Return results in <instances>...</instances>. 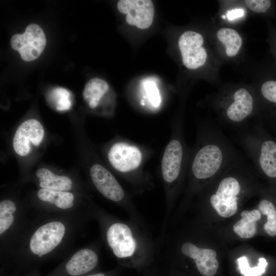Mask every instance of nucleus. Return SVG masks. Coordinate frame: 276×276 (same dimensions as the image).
<instances>
[{"label":"nucleus","instance_id":"nucleus-1","mask_svg":"<svg viewBox=\"0 0 276 276\" xmlns=\"http://www.w3.org/2000/svg\"><path fill=\"white\" fill-rule=\"evenodd\" d=\"M105 238L121 266L147 271L156 263V246L148 227L129 218L108 224Z\"/></svg>","mask_w":276,"mask_h":276},{"label":"nucleus","instance_id":"nucleus-2","mask_svg":"<svg viewBox=\"0 0 276 276\" xmlns=\"http://www.w3.org/2000/svg\"><path fill=\"white\" fill-rule=\"evenodd\" d=\"M153 153L147 146L119 137L108 146L106 155L109 166L129 186L131 193L137 195L155 187L150 173L145 169Z\"/></svg>","mask_w":276,"mask_h":276},{"label":"nucleus","instance_id":"nucleus-3","mask_svg":"<svg viewBox=\"0 0 276 276\" xmlns=\"http://www.w3.org/2000/svg\"><path fill=\"white\" fill-rule=\"evenodd\" d=\"M232 149L218 134L200 126L195 145L191 149L188 172L191 191L237 162Z\"/></svg>","mask_w":276,"mask_h":276},{"label":"nucleus","instance_id":"nucleus-4","mask_svg":"<svg viewBox=\"0 0 276 276\" xmlns=\"http://www.w3.org/2000/svg\"><path fill=\"white\" fill-rule=\"evenodd\" d=\"M190 152L191 149L185 141L182 125L178 121L175 122L171 125L170 137L160 161L165 207L160 233L164 232L167 226L181 182L188 172Z\"/></svg>","mask_w":276,"mask_h":276},{"label":"nucleus","instance_id":"nucleus-5","mask_svg":"<svg viewBox=\"0 0 276 276\" xmlns=\"http://www.w3.org/2000/svg\"><path fill=\"white\" fill-rule=\"evenodd\" d=\"M91 181L105 198L123 208L131 219L141 225L148 227L133 200V195L124 189L113 174L100 163L91 164L89 168Z\"/></svg>","mask_w":276,"mask_h":276},{"label":"nucleus","instance_id":"nucleus-6","mask_svg":"<svg viewBox=\"0 0 276 276\" xmlns=\"http://www.w3.org/2000/svg\"><path fill=\"white\" fill-rule=\"evenodd\" d=\"M241 191L238 179L229 175L220 180L215 193L210 196V203L220 216L229 217L238 210V196Z\"/></svg>","mask_w":276,"mask_h":276},{"label":"nucleus","instance_id":"nucleus-7","mask_svg":"<svg viewBox=\"0 0 276 276\" xmlns=\"http://www.w3.org/2000/svg\"><path fill=\"white\" fill-rule=\"evenodd\" d=\"M46 41L43 30L35 24L28 25L24 33L14 34L10 39L12 49L18 51L21 59L27 62L39 57L44 49Z\"/></svg>","mask_w":276,"mask_h":276},{"label":"nucleus","instance_id":"nucleus-8","mask_svg":"<svg viewBox=\"0 0 276 276\" xmlns=\"http://www.w3.org/2000/svg\"><path fill=\"white\" fill-rule=\"evenodd\" d=\"M65 228L63 223L53 221L39 227L30 241L31 251L41 257L53 250L61 242Z\"/></svg>","mask_w":276,"mask_h":276},{"label":"nucleus","instance_id":"nucleus-9","mask_svg":"<svg viewBox=\"0 0 276 276\" xmlns=\"http://www.w3.org/2000/svg\"><path fill=\"white\" fill-rule=\"evenodd\" d=\"M44 130L37 120L25 121L18 127L13 139V149L18 155L25 156L31 150V145L38 146L43 139Z\"/></svg>","mask_w":276,"mask_h":276},{"label":"nucleus","instance_id":"nucleus-10","mask_svg":"<svg viewBox=\"0 0 276 276\" xmlns=\"http://www.w3.org/2000/svg\"><path fill=\"white\" fill-rule=\"evenodd\" d=\"M203 43L202 36L194 31H186L179 37L178 46L182 61L187 68L196 69L205 63L207 53L202 47Z\"/></svg>","mask_w":276,"mask_h":276},{"label":"nucleus","instance_id":"nucleus-11","mask_svg":"<svg viewBox=\"0 0 276 276\" xmlns=\"http://www.w3.org/2000/svg\"><path fill=\"white\" fill-rule=\"evenodd\" d=\"M120 12L126 14L128 24L140 29H146L152 24L154 8L150 0H120L117 3Z\"/></svg>","mask_w":276,"mask_h":276},{"label":"nucleus","instance_id":"nucleus-12","mask_svg":"<svg viewBox=\"0 0 276 276\" xmlns=\"http://www.w3.org/2000/svg\"><path fill=\"white\" fill-rule=\"evenodd\" d=\"M99 262L97 253L89 248L76 252L66 263L64 270L69 276H80L94 270Z\"/></svg>","mask_w":276,"mask_h":276},{"label":"nucleus","instance_id":"nucleus-13","mask_svg":"<svg viewBox=\"0 0 276 276\" xmlns=\"http://www.w3.org/2000/svg\"><path fill=\"white\" fill-rule=\"evenodd\" d=\"M233 99V102L226 109V117L232 122L240 123L252 112L253 98L246 89L241 88L234 93Z\"/></svg>","mask_w":276,"mask_h":276},{"label":"nucleus","instance_id":"nucleus-14","mask_svg":"<svg viewBox=\"0 0 276 276\" xmlns=\"http://www.w3.org/2000/svg\"><path fill=\"white\" fill-rule=\"evenodd\" d=\"M255 159L258 166L267 176L276 178V143L271 140L264 141L260 147Z\"/></svg>","mask_w":276,"mask_h":276},{"label":"nucleus","instance_id":"nucleus-15","mask_svg":"<svg viewBox=\"0 0 276 276\" xmlns=\"http://www.w3.org/2000/svg\"><path fill=\"white\" fill-rule=\"evenodd\" d=\"M39 186L42 189L67 192L73 186L72 180L67 176L58 175L45 168H40L36 172Z\"/></svg>","mask_w":276,"mask_h":276},{"label":"nucleus","instance_id":"nucleus-16","mask_svg":"<svg viewBox=\"0 0 276 276\" xmlns=\"http://www.w3.org/2000/svg\"><path fill=\"white\" fill-rule=\"evenodd\" d=\"M109 89V85L105 81L98 78H92L84 86L82 93L83 99L90 108L95 109L98 107Z\"/></svg>","mask_w":276,"mask_h":276},{"label":"nucleus","instance_id":"nucleus-17","mask_svg":"<svg viewBox=\"0 0 276 276\" xmlns=\"http://www.w3.org/2000/svg\"><path fill=\"white\" fill-rule=\"evenodd\" d=\"M241 216L242 218L234 225L233 231L241 238H250L256 233V222L261 219V213L256 209L245 210L241 212Z\"/></svg>","mask_w":276,"mask_h":276},{"label":"nucleus","instance_id":"nucleus-18","mask_svg":"<svg viewBox=\"0 0 276 276\" xmlns=\"http://www.w3.org/2000/svg\"><path fill=\"white\" fill-rule=\"evenodd\" d=\"M37 196L40 200L48 202L63 210L72 208L74 200V196L71 192L42 188L38 191Z\"/></svg>","mask_w":276,"mask_h":276},{"label":"nucleus","instance_id":"nucleus-19","mask_svg":"<svg viewBox=\"0 0 276 276\" xmlns=\"http://www.w3.org/2000/svg\"><path fill=\"white\" fill-rule=\"evenodd\" d=\"M140 103L152 111L157 110L162 104V97L156 84L151 81H146L143 85Z\"/></svg>","mask_w":276,"mask_h":276},{"label":"nucleus","instance_id":"nucleus-20","mask_svg":"<svg viewBox=\"0 0 276 276\" xmlns=\"http://www.w3.org/2000/svg\"><path fill=\"white\" fill-rule=\"evenodd\" d=\"M217 36L225 45L226 53L228 57H234L238 54L242 45V40L236 31L231 28H222L217 32Z\"/></svg>","mask_w":276,"mask_h":276},{"label":"nucleus","instance_id":"nucleus-21","mask_svg":"<svg viewBox=\"0 0 276 276\" xmlns=\"http://www.w3.org/2000/svg\"><path fill=\"white\" fill-rule=\"evenodd\" d=\"M258 210L263 215L267 216V222L264 225V229L270 236L276 235V209L270 201L264 199L260 201Z\"/></svg>","mask_w":276,"mask_h":276},{"label":"nucleus","instance_id":"nucleus-22","mask_svg":"<svg viewBox=\"0 0 276 276\" xmlns=\"http://www.w3.org/2000/svg\"><path fill=\"white\" fill-rule=\"evenodd\" d=\"M15 203L10 200H4L0 202V234L8 229L13 223V214L16 211Z\"/></svg>","mask_w":276,"mask_h":276},{"label":"nucleus","instance_id":"nucleus-23","mask_svg":"<svg viewBox=\"0 0 276 276\" xmlns=\"http://www.w3.org/2000/svg\"><path fill=\"white\" fill-rule=\"evenodd\" d=\"M241 273L244 276H261L266 271L268 265L266 260L264 258L259 259L258 265L250 267L247 258L242 256L237 260Z\"/></svg>","mask_w":276,"mask_h":276},{"label":"nucleus","instance_id":"nucleus-24","mask_svg":"<svg viewBox=\"0 0 276 276\" xmlns=\"http://www.w3.org/2000/svg\"><path fill=\"white\" fill-rule=\"evenodd\" d=\"M50 98L57 110H67L72 106L71 94L65 88L58 87L53 89L50 93Z\"/></svg>","mask_w":276,"mask_h":276},{"label":"nucleus","instance_id":"nucleus-25","mask_svg":"<svg viewBox=\"0 0 276 276\" xmlns=\"http://www.w3.org/2000/svg\"><path fill=\"white\" fill-rule=\"evenodd\" d=\"M245 3L250 10L257 13H265L271 5L268 0H246Z\"/></svg>","mask_w":276,"mask_h":276},{"label":"nucleus","instance_id":"nucleus-26","mask_svg":"<svg viewBox=\"0 0 276 276\" xmlns=\"http://www.w3.org/2000/svg\"><path fill=\"white\" fill-rule=\"evenodd\" d=\"M261 93L267 100L276 103V81L265 82L261 87Z\"/></svg>","mask_w":276,"mask_h":276},{"label":"nucleus","instance_id":"nucleus-27","mask_svg":"<svg viewBox=\"0 0 276 276\" xmlns=\"http://www.w3.org/2000/svg\"><path fill=\"white\" fill-rule=\"evenodd\" d=\"M244 14V11L241 9H235L228 11L227 13V17L230 20L242 17Z\"/></svg>","mask_w":276,"mask_h":276},{"label":"nucleus","instance_id":"nucleus-28","mask_svg":"<svg viewBox=\"0 0 276 276\" xmlns=\"http://www.w3.org/2000/svg\"><path fill=\"white\" fill-rule=\"evenodd\" d=\"M118 273V270H116L114 272L111 273L98 272L89 274L85 276H116Z\"/></svg>","mask_w":276,"mask_h":276},{"label":"nucleus","instance_id":"nucleus-29","mask_svg":"<svg viewBox=\"0 0 276 276\" xmlns=\"http://www.w3.org/2000/svg\"><path fill=\"white\" fill-rule=\"evenodd\" d=\"M221 17H222L223 19H225V15H222V16H221Z\"/></svg>","mask_w":276,"mask_h":276},{"label":"nucleus","instance_id":"nucleus-30","mask_svg":"<svg viewBox=\"0 0 276 276\" xmlns=\"http://www.w3.org/2000/svg\"><path fill=\"white\" fill-rule=\"evenodd\" d=\"M165 276H167V275H166Z\"/></svg>","mask_w":276,"mask_h":276}]
</instances>
